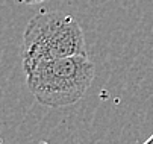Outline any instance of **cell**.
I'll list each match as a JSON object with an SVG mask.
<instances>
[{"label":"cell","mask_w":153,"mask_h":144,"mask_svg":"<svg viewBox=\"0 0 153 144\" xmlns=\"http://www.w3.org/2000/svg\"><path fill=\"white\" fill-rule=\"evenodd\" d=\"M26 84L39 103L50 108L74 105L91 87L96 68L86 55L41 61L25 71Z\"/></svg>","instance_id":"cell-1"},{"label":"cell","mask_w":153,"mask_h":144,"mask_svg":"<svg viewBox=\"0 0 153 144\" xmlns=\"http://www.w3.org/2000/svg\"><path fill=\"white\" fill-rule=\"evenodd\" d=\"M86 55L85 36L73 15L64 12H41L33 15L23 33V70L41 61Z\"/></svg>","instance_id":"cell-2"},{"label":"cell","mask_w":153,"mask_h":144,"mask_svg":"<svg viewBox=\"0 0 153 144\" xmlns=\"http://www.w3.org/2000/svg\"><path fill=\"white\" fill-rule=\"evenodd\" d=\"M20 2L25 5H38V3H44L46 0H20Z\"/></svg>","instance_id":"cell-3"},{"label":"cell","mask_w":153,"mask_h":144,"mask_svg":"<svg viewBox=\"0 0 153 144\" xmlns=\"http://www.w3.org/2000/svg\"><path fill=\"white\" fill-rule=\"evenodd\" d=\"M143 144H153V135H152V137H150L149 140H146V141H144Z\"/></svg>","instance_id":"cell-4"}]
</instances>
